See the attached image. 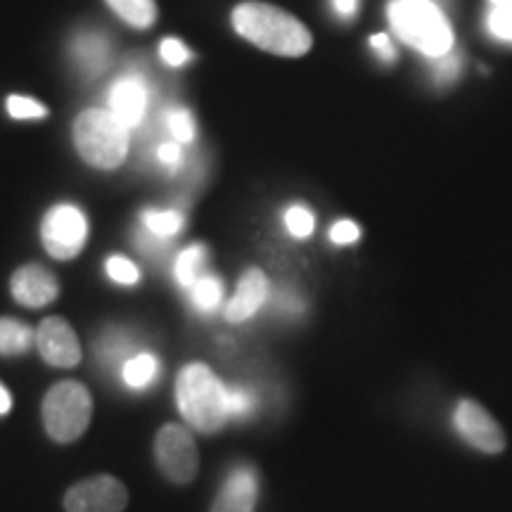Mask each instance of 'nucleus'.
Segmentation results:
<instances>
[{"label":"nucleus","mask_w":512,"mask_h":512,"mask_svg":"<svg viewBox=\"0 0 512 512\" xmlns=\"http://www.w3.org/2000/svg\"><path fill=\"white\" fill-rule=\"evenodd\" d=\"M233 27L242 38L266 53L302 57L311 50V31L290 12L268 3H240L233 10Z\"/></svg>","instance_id":"1"},{"label":"nucleus","mask_w":512,"mask_h":512,"mask_svg":"<svg viewBox=\"0 0 512 512\" xmlns=\"http://www.w3.org/2000/svg\"><path fill=\"white\" fill-rule=\"evenodd\" d=\"M387 17L394 34L430 60L448 55L453 50V29L432 0H392Z\"/></svg>","instance_id":"2"},{"label":"nucleus","mask_w":512,"mask_h":512,"mask_svg":"<svg viewBox=\"0 0 512 512\" xmlns=\"http://www.w3.org/2000/svg\"><path fill=\"white\" fill-rule=\"evenodd\" d=\"M178 411L202 434L219 432L230 420L228 387L202 363H190L176 382Z\"/></svg>","instance_id":"3"},{"label":"nucleus","mask_w":512,"mask_h":512,"mask_svg":"<svg viewBox=\"0 0 512 512\" xmlns=\"http://www.w3.org/2000/svg\"><path fill=\"white\" fill-rule=\"evenodd\" d=\"M74 143L83 162L112 171L126 162L131 131L107 110H86L74 124Z\"/></svg>","instance_id":"4"},{"label":"nucleus","mask_w":512,"mask_h":512,"mask_svg":"<svg viewBox=\"0 0 512 512\" xmlns=\"http://www.w3.org/2000/svg\"><path fill=\"white\" fill-rule=\"evenodd\" d=\"M93 399L88 389L76 380L57 382L43 399V425L50 439L69 444L91 425Z\"/></svg>","instance_id":"5"},{"label":"nucleus","mask_w":512,"mask_h":512,"mask_svg":"<svg viewBox=\"0 0 512 512\" xmlns=\"http://www.w3.org/2000/svg\"><path fill=\"white\" fill-rule=\"evenodd\" d=\"M43 247L55 259H74L86 245L88 221L83 211L74 204H57L46 214L41 226Z\"/></svg>","instance_id":"6"},{"label":"nucleus","mask_w":512,"mask_h":512,"mask_svg":"<svg viewBox=\"0 0 512 512\" xmlns=\"http://www.w3.org/2000/svg\"><path fill=\"white\" fill-rule=\"evenodd\" d=\"M157 465L166 479L176 484H188L195 479L200 458H197L195 439L181 425H164L155 441Z\"/></svg>","instance_id":"7"},{"label":"nucleus","mask_w":512,"mask_h":512,"mask_svg":"<svg viewBox=\"0 0 512 512\" xmlns=\"http://www.w3.org/2000/svg\"><path fill=\"white\" fill-rule=\"evenodd\" d=\"M453 427H456L460 439L477 448V451L486 453V456H496L505 448V434L501 425L477 401H458L456 411H453Z\"/></svg>","instance_id":"8"},{"label":"nucleus","mask_w":512,"mask_h":512,"mask_svg":"<svg viewBox=\"0 0 512 512\" xmlns=\"http://www.w3.org/2000/svg\"><path fill=\"white\" fill-rule=\"evenodd\" d=\"M126 503V486L110 475L83 479L64 496L67 512H124Z\"/></svg>","instance_id":"9"},{"label":"nucleus","mask_w":512,"mask_h":512,"mask_svg":"<svg viewBox=\"0 0 512 512\" xmlns=\"http://www.w3.org/2000/svg\"><path fill=\"white\" fill-rule=\"evenodd\" d=\"M36 344L43 361L53 368H74L81 361V344L64 318H46L36 330Z\"/></svg>","instance_id":"10"},{"label":"nucleus","mask_w":512,"mask_h":512,"mask_svg":"<svg viewBox=\"0 0 512 512\" xmlns=\"http://www.w3.org/2000/svg\"><path fill=\"white\" fill-rule=\"evenodd\" d=\"M10 292L22 306L41 309V306L55 302L60 285H57V278L48 268H43L41 264H27L17 268L15 275H12Z\"/></svg>","instance_id":"11"},{"label":"nucleus","mask_w":512,"mask_h":512,"mask_svg":"<svg viewBox=\"0 0 512 512\" xmlns=\"http://www.w3.org/2000/svg\"><path fill=\"white\" fill-rule=\"evenodd\" d=\"M147 107H150V91L143 76L128 74L114 83L110 91V112L126 128L143 124Z\"/></svg>","instance_id":"12"},{"label":"nucleus","mask_w":512,"mask_h":512,"mask_svg":"<svg viewBox=\"0 0 512 512\" xmlns=\"http://www.w3.org/2000/svg\"><path fill=\"white\" fill-rule=\"evenodd\" d=\"M256 498H259V477L252 467L240 465L223 482L211 512H254Z\"/></svg>","instance_id":"13"},{"label":"nucleus","mask_w":512,"mask_h":512,"mask_svg":"<svg viewBox=\"0 0 512 512\" xmlns=\"http://www.w3.org/2000/svg\"><path fill=\"white\" fill-rule=\"evenodd\" d=\"M268 299V278L259 268H249L242 275L235 297L230 299L226 306V320L228 323H245L254 316Z\"/></svg>","instance_id":"14"},{"label":"nucleus","mask_w":512,"mask_h":512,"mask_svg":"<svg viewBox=\"0 0 512 512\" xmlns=\"http://www.w3.org/2000/svg\"><path fill=\"white\" fill-rule=\"evenodd\" d=\"M138 351V337L128 328H105L95 342V358L107 373H121Z\"/></svg>","instance_id":"15"},{"label":"nucleus","mask_w":512,"mask_h":512,"mask_svg":"<svg viewBox=\"0 0 512 512\" xmlns=\"http://www.w3.org/2000/svg\"><path fill=\"white\" fill-rule=\"evenodd\" d=\"M72 55L76 64L81 67V72L86 76H98L105 72V67L110 64L112 46L102 34L95 31H86V34L76 36L72 43Z\"/></svg>","instance_id":"16"},{"label":"nucleus","mask_w":512,"mask_h":512,"mask_svg":"<svg viewBox=\"0 0 512 512\" xmlns=\"http://www.w3.org/2000/svg\"><path fill=\"white\" fill-rule=\"evenodd\" d=\"M159 373H162V366H159L157 356L150 351H140L121 370V380L133 392H143L159 380Z\"/></svg>","instance_id":"17"},{"label":"nucleus","mask_w":512,"mask_h":512,"mask_svg":"<svg viewBox=\"0 0 512 512\" xmlns=\"http://www.w3.org/2000/svg\"><path fill=\"white\" fill-rule=\"evenodd\" d=\"M34 344L29 325L15 318H0V356H22Z\"/></svg>","instance_id":"18"},{"label":"nucleus","mask_w":512,"mask_h":512,"mask_svg":"<svg viewBox=\"0 0 512 512\" xmlns=\"http://www.w3.org/2000/svg\"><path fill=\"white\" fill-rule=\"evenodd\" d=\"M107 5L136 29H147L155 24L157 5L155 0H107Z\"/></svg>","instance_id":"19"},{"label":"nucleus","mask_w":512,"mask_h":512,"mask_svg":"<svg viewBox=\"0 0 512 512\" xmlns=\"http://www.w3.org/2000/svg\"><path fill=\"white\" fill-rule=\"evenodd\" d=\"M204 261H207V249H204V245H190L188 249H183V252L176 256L174 264V275L178 285L190 290V287L202 278Z\"/></svg>","instance_id":"20"},{"label":"nucleus","mask_w":512,"mask_h":512,"mask_svg":"<svg viewBox=\"0 0 512 512\" xmlns=\"http://www.w3.org/2000/svg\"><path fill=\"white\" fill-rule=\"evenodd\" d=\"M192 306L202 313H214L223 302V283L216 275H202L195 285L190 287Z\"/></svg>","instance_id":"21"},{"label":"nucleus","mask_w":512,"mask_h":512,"mask_svg":"<svg viewBox=\"0 0 512 512\" xmlns=\"http://www.w3.org/2000/svg\"><path fill=\"white\" fill-rule=\"evenodd\" d=\"M183 223H185L183 214L174 209H164V211L150 209L143 214V226L150 230V233H155L159 238H166V240H171L174 235L181 233Z\"/></svg>","instance_id":"22"},{"label":"nucleus","mask_w":512,"mask_h":512,"mask_svg":"<svg viewBox=\"0 0 512 512\" xmlns=\"http://www.w3.org/2000/svg\"><path fill=\"white\" fill-rule=\"evenodd\" d=\"M164 124L169 136L174 138L176 143L190 145L192 140H195V119H192V114L188 110H183V107H171V110H166Z\"/></svg>","instance_id":"23"},{"label":"nucleus","mask_w":512,"mask_h":512,"mask_svg":"<svg viewBox=\"0 0 512 512\" xmlns=\"http://www.w3.org/2000/svg\"><path fill=\"white\" fill-rule=\"evenodd\" d=\"M256 411V394L245 384L228 387V413L230 420H249Z\"/></svg>","instance_id":"24"},{"label":"nucleus","mask_w":512,"mask_h":512,"mask_svg":"<svg viewBox=\"0 0 512 512\" xmlns=\"http://www.w3.org/2000/svg\"><path fill=\"white\" fill-rule=\"evenodd\" d=\"M285 226L290 230L292 238H309L313 233V226H316V219H313L309 209L294 204V207L285 211Z\"/></svg>","instance_id":"25"},{"label":"nucleus","mask_w":512,"mask_h":512,"mask_svg":"<svg viewBox=\"0 0 512 512\" xmlns=\"http://www.w3.org/2000/svg\"><path fill=\"white\" fill-rule=\"evenodd\" d=\"M107 275L119 285H136L140 280V271L133 261H128L126 256H110L107 259Z\"/></svg>","instance_id":"26"},{"label":"nucleus","mask_w":512,"mask_h":512,"mask_svg":"<svg viewBox=\"0 0 512 512\" xmlns=\"http://www.w3.org/2000/svg\"><path fill=\"white\" fill-rule=\"evenodd\" d=\"M8 114L12 119H43L48 114V110L41 105V102L24 98V95H10Z\"/></svg>","instance_id":"27"},{"label":"nucleus","mask_w":512,"mask_h":512,"mask_svg":"<svg viewBox=\"0 0 512 512\" xmlns=\"http://www.w3.org/2000/svg\"><path fill=\"white\" fill-rule=\"evenodd\" d=\"M155 157H157V162L162 164L166 171H171V174H176V171L181 169L183 162H185L183 145L176 143V140H166V143H159V145H157Z\"/></svg>","instance_id":"28"},{"label":"nucleus","mask_w":512,"mask_h":512,"mask_svg":"<svg viewBox=\"0 0 512 512\" xmlns=\"http://www.w3.org/2000/svg\"><path fill=\"white\" fill-rule=\"evenodd\" d=\"M136 245L143 254L147 256H155V259H159V256H164L166 252H169L171 242L166 238H159V235L150 233L145 226H140L136 230Z\"/></svg>","instance_id":"29"},{"label":"nucleus","mask_w":512,"mask_h":512,"mask_svg":"<svg viewBox=\"0 0 512 512\" xmlns=\"http://www.w3.org/2000/svg\"><path fill=\"white\" fill-rule=\"evenodd\" d=\"M486 24H489V31L496 38L512 43V8H494Z\"/></svg>","instance_id":"30"},{"label":"nucleus","mask_w":512,"mask_h":512,"mask_svg":"<svg viewBox=\"0 0 512 512\" xmlns=\"http://www.w3.org/2000/svg\"><path fill=\"white\" fill-rule=\"evenodd\" d=\"M159 53H162L164 62L169 64V67H183V64L190 60V50L185 48L178 38H166L162 48H159Z\"/></svg>","instance_id":"31"},{"label":"nucleus","mask_w":512,"mask_h":512,"mask_svg":"<svg viewBox=\"0 0 512 512\" xmlns=\"http://www.w3.org/2000/svg\"><path fill=\"white\" fill-rule=\"evenodd\" d=\"M358 238H361V228H358L354 221H337L330 230V240L335 242V245H351V242H356Z\"/></svg>","instance_id":"32"},{"label":"nucleus","mask_w":512,"mask_h":512,"mask_svg":"<svg viewBox=\"0 0 512 512\" xmlns=\"http://www.w3.org/2000/svg\"><path fill=\"white\" fill-rule=\"evenodd\" d=\"M370 46L375 48V53L380 55L384 62H394L396 60V48H394L392 38H389L387 34H375L373 38H370Z\"/></svg>","instance_id":"33"},{"label":"nucleus","mask_w":512,"mask_h":512,"mask_svg":"<svg viewBox=\"0 0 512 512\" xmlns=\"http://www.w3.org/2000/svg\"><path fill=\"white\" fill-rule=\"evenodd\" d=\"M458 74V57H453L451 53L439 57L437 60V76L439 79H451V76Z\"/></svg>","instance_id":"34"},{"label":"nucleus","mask_w":512,"mask_h":512,"mask_svg":"<svg viewBox=\"0 0 512 512\" xmlns=\"http://www.w3.org/2000/svg\"><path fill=\"white\" fill-rule=\"evenodd\" d=\"M275 306H278V309L285 311V313L302 311V302H299V299L294 297V294H290V292H278V294H275Z\"/></svg>","instance_id":"35"},{"label":"nucleus","mask_w":512,"mask_h":512,"mask_svg":"<svg viewBox=\"0 0 512 512\" xmlns=\"http://www.w3.org/2000/svg\"><path fill=\"white\" fill-rule=\"evenodd\" d=\"M332 5H335V10L342 17L356 15V10H358V0H332Z\"/></svg>","instance_id":"36"},{"label":"nucleus","mask_w":512,"mask_h":512,"mask_svg":"<svg viewBox=\"0 0 512 512\" xmlns=\"http://www.w3.org/2000/svg\"><path fill=\"white\" fill-rule=\"evenodd\" d=\"M10 408H12V396H10L8 389H5L3 384H0V415L10 413Z\"/></svg>","instance_id":"37"},{"label":"nucleus","mask_w":512,"mask_h":512,"mask_svg":"<svg viewBox=\"0 0 512 512\" xmlns=\"http://www.w3.org/2000/svg\"><path fill=\"white\" fill-rule=\"evenodd\" d=\"M491 8H512V0H489Z\"/></svg>","instance_id":"38"}]
</instances>
